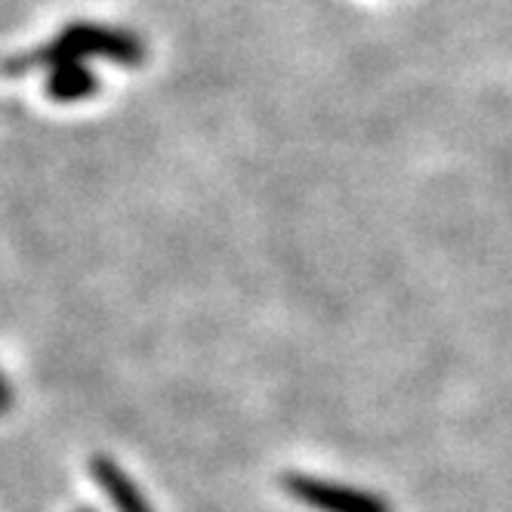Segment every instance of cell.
<instances>
[{"instance_id": "6da1fadb", "label": "cell", "mask_w": 512, "mask_h": 512, "mask_svg": "<svg viewBox=\"0 0 512 512\" xmlns=\"http://www.w3.org/2000/svg\"><path fill=\"white\" fill-rule=\"evenodd\" d=\"M87 56H99L118 65H142L145 62V41L139 34L118 28V25H99V22H75L65 31H59L53 41H47L38 50H28L25 56H16L10 62H4V75H22L28 68L38 65H59V62H71V59H87Z\"/></svg>"}, {"instance_id": "7a4b0ae2", "label": "cell", "mask_w": 512, "mask_h": 512, "mask_svg": "<svg viewBox=\"0 0 512 512\" xmlns=\"http://www.w3.org/2000/svg\"><path fill=\"white\" fill-rule=\"evenodd\" d=\"M281 485L297 503L318 512H392V506L371 491L349 488L340 482H324L306 472H287Z\"/></svg>"}, {"instance_id": "3957f363", "label": "cell", "mask_w": 512, "mask_h": 512, "mask_svg": "<svg viewBox=\"0 0 512 512\" xmlns=\"http://www.w3.org/2000/svg\"><path fill=\"white\" fill-rule=\"evenodd\" d=\"M90 472H93L96 485L102 488V494L112 500V506L118 512H152L149 500L142 497L136 482L130 479V475L112 457H93Z\"/></svg>"}, {"instance_id": "277c9868", "label": "cell", "mask_w": 512, "mask_h": 512, "mask_svg": "<svg viewBox=\"0 0 512 512\" xmlns=\"http://www.w3.org/2000/svg\"><path fill=\"white\" fill-rule=\"evenodd\" d=\"M44 90L56 102H78L99 90V78L84 59H71V62H59L50 68Z\"/></svg>"}, {"instance_id": "5b68a950", "label": "cell", "mask_w": 512, "mask_h": 512, "mask_svg": "<svg viewBox=\"0 0 512 512\" xmlns=\"http://www.w3.org/2000/svg\"><path fill=\"white\" fill-rule=\"evenodd\" d=\"M10 408H13V389L4 377H0V414H7Z\"/></svg>"}, {"instance_id": "8992f818", "label": "cell", "mask_w": 512, "mask_h": 512, "mask_svg": "<svg viewBox=\"0 0 512 512\" xmlns=\"http://www.w3.org/2000/svg\"><path fill=\"white\" fill-rule=\"evenodd\" d=\"M78 512H96V509H78Z\"/></svg>"}]
</instances>
